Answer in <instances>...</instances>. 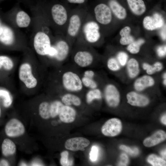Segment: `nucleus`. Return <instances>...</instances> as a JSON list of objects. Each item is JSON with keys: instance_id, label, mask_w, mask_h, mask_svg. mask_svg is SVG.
Returning <instances> with one entry per match:
<instances>
[{"instance_id": "nucleus-12", "label": "nucleus", "mask_w": 166, "mask_h": 166, "mask_svg": "<svg viewBox=\"0 0 166 166\" xmlns=\"http://www.w3.org/2000/svg\"><path fill=\"white\" fill-rule=\"evenodd\" d=\"M122 125L121 121L116 118H112L108 120L101 128L102 133L105 136H114L121 132Z\"/></svg>"}, {"instance_id": "nucleus-37", "label": "nucleus", "mask_w": 166, "mask_h": 166, "mask_svg": "<svg viewBox=\"0 0 166 166\" xmlns=\"http://www.w3.org/2000/svg\"><path fill=\"white\" fill-rule=\"evenodd\" d=\"M68 156L69 153L67 151H64L61 153L60 162L62 166H71L73 164V162L69 160Z\"/></svg>"}, {"instance_id": "nucleus-52", "label": "nucleus", "mask_w": 166, "mask_h": 166, "mask_svg": "<svg viewBox=\"0 0 166 166\" xmlns=\"http://www.w3.org/2000/svg\"><path fill=\"white\" fill-rule=\"evenodd\" d=\"M5 0H0V4L3 1H4Z\"/></svg>"}, {"instance_id": "nucleus-3", "label": "nucleus", "mask_w": 166, "mask_h": 166, "mask_svg": "<svg viewBox=\"0 0 166 166\" xmlns=\"http://www.w3.org/2000/svg\"><path fill=\"white\" fill-rule=\"evenodd\" d=\"M27 38L21 30L13 27L5 19L0 10V47L11 50L26 49Z\"/></svg>"}, {"instance_id": "nucleus-28", "label": "nucleus", "mask_w": 166, "mask_h": 166, "mask_svg": "<svg viewBox=\"0 0 166 166\" xmlns=\"http://www.w3.org/2000/svg\"><path fill=\"white\" fill-rule=\"evenodd\" d=\"M101 93L98 89L96 88L90 89L86 95V100L87 103L90 104L95 99H100L101 98Z\"/></svg>"}, {"instance_id": "nucleus-44", "label": "nucleus", "mask_w": 166, "mask_h": 166, "mask_svg": "<svg viewBox=\"0 0 166 166\" xmlns=\"http://www.w3.org/2000/svg\"><path fill=\"white\" fill-rule=\"evenodd\" d=\"M94 74V73L93 70H88L84 72L83 76L93 78Z\"/></svg>"}, {"instance_id": "nucleus-29", "label": "nucleus", "mask_w": 166, "mask_h": 166, "mask_svg": "<svg viewBox=\"0 0 166 166\" xmlns=\"http://www.w3.org/2000/svg\"><path fill=\"white\" fill-rule=\"evenodd\" d=\"M14 66L12 59L6 55H0V69L3 67L6 70L12 69Z\"/></svg>"}, {"instance_id": "nucleus-1", "label": "nucleus", "mask_w": 166, "mask_h": 166, "mask_svg": "<svg viewBox=\"0 0 166 166\" xmlns=\"http://www.w3.org/2000/svg\"><path fill=\"white\" fill-rule=\"evenodd\" d=\"M29 7L32 15L41 18L55 34H65L70 13L63 5L43 0Z\"/></svg>"}, {"instance_id": "nucleus-11", "label": "nucleus", "mask_w": 166, "mask_h": 166, "mask_svg": "<svg viewBox=\"0 0 166 166\" xmlns=\"http://www.w3.org/2000/svg\"><path fill=\"white\" fill-rule=\"evenodd\" d=\"M25 132V127L22 123L16 118L10 119L5 127L6 134L10 137L21 136L24 134Z\"/></svg>"}, {"instance_id": "nucleus-49", "label": "nucleus", "mask_w": 166, "mask_h": 166, "mask_svg": "<svg viewBox=\"0 0 166 166\" xmlns=\"http://www.w3.org/2000/svg\"><path fill=\"white\" fill-rule=\"evenodd\" d=\"M166 149H164V150L162 151L161 152L160 154L164 158L166 159Z\"/></svg>"}, {"instance_id": "nucleus-32", "label": "nucleus", "mask_w": 166, "mask_h": 166, "mask_svg": "<svg viewBox=\"0 0 166 166\" xmlns=\"http://www.w3.org/2000/svg\"><path fill=\"white\" fill-rule=\"evenodd\" d=\"M143 67L144 69L146 70L148 74H152L156 72L160 71L162 68V65L160 62H156L152 66L144 63Z\"/></svg>"}, {"instance_id": "nucleus-21", "label": "nucleus", "mask_w": 166, "mask_h": 166, "mask_svg": "<svg viewBox=\"0 0 166 166\" xmlns=\"http://www.w3.org/2000/svg\"><path fill=\"white\" fill-rule=\"evenodd\" d=\"M129 6L135 14L140 15L146 10V6L143 0H127Z\"/></svg>"}, {"instance_id": "nucleus-47", "label": "nucleus", "mask_w": 166, "mask_h": 166, "mask_svg": "<svg viewBox=\"0 0 166 166\" xmlns=\"http://www.w3.org/2000/svg\"><path fill=\"white\" fill-rule=\"evenodd\" d=\"M9 164L8 162L5 159H2L0 161V166H9Z\"/></svg>"}, {"instance_id": "nucleus-8", "label": "nucleus", "mask_w": 166, "mask_h": 166, "mask_svg": "<svg viewBox=\"0 0 166 166\" xmlns=\"http://www.w3.org/2000/svg\"><path fill=\"white\" fill-rule=\"evenodd\" d=\"M61 83L64 89L71 92L81 91L83 86L79 76L72 71H67L63 73L61 77Z\"/></svg>"}, {"instance_id": "nucleus-9", "label": "nucleus", "mask_w": 166, "mask_h": 166, "mask_svg": "<svg viewBox=\"0 0 166 166\" xmlns=\"http://www.w3.org/2000/svg\"><path fill=\"white\" fill-rule=\"evenodd\" d=\"M19 77L28 89L35 88L37 85L38 81L32 73L31 67L27 62L21 64L19 69Z\"/></svg>"}, {"instance_id": "nucleus-43", "label": "nucleus", "mask_w": 166, "mask_h": 166, "mask_svg": "<svg viewBox=\"0 0 166 166\" xmlns=\"http://www.w3.org/2000/svg\"><path fill=\"white\" fill-rule=\"evenodd\" d=\"M166 46H161L158 47L157 52L158 56L163 57L166 55Z\"/></svg>"}, {"instance_id": "nucleus-17", "label": "nucleus", "mask_w": 166, "mask_h": 166, "mask_svg": "<svg viewBox=\"0 0 166 166\" xmlns=\"http://www.w3.org/2000/svg\"><path fill=\"white\" fill-rule=\"evenodd\" d=\"M127 98L129 104L135 106H144L149 103V100L146 97L134 92L128 93Z\"/></svg>"}, {"instance_id": "nucleus-6", "label": "nucleus", "mask_w": 166, "mask_h": 166, "mask_svg": "<svg viewBox=\"0 0 166 166\" xmlns=\"http://www.w3.org/2000/svg\"><path fill=\"white\" fill-rule=\"evenodd\" d=\"M89 16L88 14L79 35H81V39L86 42L91 44L96 42L99 40L101 34L98 24L91 19L90 15Z\"/></svg>"}, {"instance_id": "nucleus-5", "label": "nucleus", "mask_w": 166, "mask_h": 166, "mask_svg": "<svg viewBox=\"0 0 166 166\" xmlns=\"http://www.w3.org/2000/svg\"><path fill=\"white\" fill-rule=\"evenodd\" d=\"M69 42L64 35L55 34L51 47L45 57L58 62L65 61L70 51Z\"/></svg>"}, {"instance_id": "nucleus-14", "label": "nucleus", "mask_w": 166, "mask_h": 166, "mask_svg": "<svg viewBox=\"0 0 166 166\" xmlns=\"http://www.w3.org/2000/svg\"><path fill=\"white\" fill-rule=\"evenodd\" d=\"M90 143L89 140L85 138L76 137L67 140L65 146L66 149L72 151H84Z\"/></svg>"}, {"instance_id": "nucleus-2", "label": "nucleus", "mask_w": 166, "mask_h": 166, "mask_svg": "<svg viewBox=\"0 0 166 166\" xmlns=\"http://www.w3.org/2000/svg\"><path fill=\"white\" fill-rule=\"evenodd\" d=\"M30 43L35 52L45 57L51 47L54 35L48 25L40 17L32 15Z\"/></svg>"}, {"instance_id": "nucleus-34", "label": "nucleus", "mask_w": 166, "mask_h": 166, "mask_svg": "<svg viewBox=\"0 0 166 166\" xmlns=\"http://www.w3.org/2000/svg\"><path fill=\"white\" fill-rule=\"evenodd\" d=\"M93 78L83 76L81 78L83 85L90 89L97 88V84Z\"/></svg>"}, {"instance_id": "nucleus-36", "label": "nucleus", "mask_w": 166, "mask_h": 166, "mask_svg": "<svg viewBox=\"0 0 166 166\" xmlns=\"http://www.w3.org/2000/svg\"><path fill=\"white\" fill-rule=\"evenodd\" d=\"M107 65L110 70L116 71L120 69V66L117 60L115 58L111 57L108 61Z\"/></svg>"}, {"instance_id": "nucleus-45", "label": "nucleus", "mask_w": 166, "mask_h": 166, "mask_svg": "<svg viewBox=\"0 0 166 166\" xmlns=\"http://www.w3.org/2000/svg\"><path fill=\"white\" fill-rule=\"evenodd\" d=\"M69 3L74 4H82L84 3L86 0H67Z\"/></svg>"}, {"instance_id": "nucleus-31", "label": "nucleus", "mask_w": 166, "mask_h": 166, "mask_svg": "<svg viewBox=\"0 0 166 166\" xmlns=\"http://www.w3.org/2000/svg\"><path fill=\"white\" fill-rule=\"evenodd\" d=\"M147 161L153 166L166 165V162L165 160L154 154L149 155L147 158Z\"/></svg>"}, {"instance_id": "nucleus-26", "label": "nucleus", "mask_w": 166, "mask_h": 166, "mask_svg": "<svg viewBox=\"0 0 166 166\" xmlns=\"http://www.w3.org/2000/svg\"><path fill=\"white\" fill-rule=\"evenodd\" d=\"M127 68L128 75L131 78L135 77L139 73L138 62L134 58H132L129 60L127 64Z\"/></svg>"}, {"instance_id": "nucleus-19", "label": "nucleus", "mask_w": 166, "mask_h": 166, "mask_svg": "<svg viewBox=\"0 0 166 166\" xmlns=\"http://www.w3.org/2000/svg\"><path fill=\"white\" fill-rule=\"evenodd\" d=\"M166 138V134L165 132L159 130L151 136L146 138L143 141V144L146 147H151L164 141Z\"/></svg>"}, {"instance_id": "nucleus-33", "label": "nucleus", "mask_w": 166, "mask_h": 166, "mask_svg": "<svg viewBox=\"0 0 166 166\" xmlns=\"http://www.w3.org/2000/svg\"><path fill=\"white\" fill-rule=\"evenodd\" d=\"M144 42V40L142 39H140L137 41H134L129 44L127 49L132 53H136L139 52L140 46Z\"/></svg>"}, {"instance_id": "nucleus-18", "label": "nucleus", "mask_w": 166, "mask_h": 166, "mask_svg": "<svg viewBox=\"0 0 166 166\" xmlns=\"http://www.w3.org/2000/svg\"><path fill=\"white\" fill-rule=\"evenodd\" d=\"M76 116L75 110L70 106L64 105L59 114L60 120L63 122L69 123L73 122Z\"/></svg>"}, {"instance_id": "nucleus-23", "label": "nucleus", "mask_w": 166, "mask_h": 166, "mask_svg": "<svg viewBox=\"0 0 166 166\" xmlns=\"http://www.w3.org/2000/svg\"><path fill=\"white\" fill-rule=\"evenodd\" d=\"M16 150L15 144L11 140L6 138L3 140L2 144V150L4 156H8L14 154Z\"/></svg>"}, {"instance_id": "nucleus-4", "label": "nucleus", "mask_w": 166, "mask_h": 166, "mask_svg": "<svg viewBox=\"0 0 166 166\" xmlns=\"http://www.w3.org/2000/svg\"><path fill=\"white\" fill-rule=\"evenodd\" d=\"M5 20L17 29L27 28L32 26V18L21 7L17 2L8 11L2 12Z\"/></svg>"}, {"instance_id": "nucleus-42", "label": "nucleus", "mask_w": 166, "mask_h": 166, "mask_svg": "<svg viewBox=\"0 0 166 166\" xmlns=\"http://www.w3.org/2000/svg\"><path fill=\"white\" fill-rule=\"evenodd\" d=\"M17 2L22 3L28 6L29 7L33 5L37 2L43 0H17Z\"/></svg>"}, {"instance_id": "nucleus-35", "label": "nucleus", "mask_w": 166, "mask_h": 166, "mask_svg": "<svg viewBox=\"0 0 166 166\" xmlns=\"http://www.w3.org/2000/svg\"><path fill=\"white\" fill-rule=\"evenodd\" d=\"M0 97L3 98V104L5 107H8L10 105L12 100L8 91L4 90H0Z\"/></svg>"}, {"instance_id": "nucleus-13", "label": "nucleus", "mask_w": 166, "mask_h": 166, "mask_svg": "<svg viewBox=\"0 0 166 166\" xmlns=\"http://www.w3.org/2000/svg\"><path fill=\"white\" fill-rule=\"evenodd\" d=\"M75 63L81 68H85L93 63L94 57L90 51L87 50H80L76 52L73 56Z\"/></svg>"}, {"instance_id": "nucleus-41", "label": "nucleus", "mask_w": 166, "mask_h": 166, "mask_svg": "<svg viewBox=\"0 0 166 166\" xmlns=\"http://www.w3.org/2000/svg\"><path fill=\"white\" fill-rule=\"evenodd\" d=\"M128 158L127 156L124 153L122 154L120 156V160L118 165L127 166L128 163Z\"/></svg>"}, {"instance_id": "nucleus-53", "label": "nucleus", "mask_w": 166, "mask_h": 166, "mask_svg": "<svg viewBox=\"0 0 166 166\" xmlns=\"http://www.w3.org/2000/svg\"><path fill=\"white\" fill-rule=\"evenodd\" d=\"M1 109L0 106V116L1 115Z\"/></svg>"}, {"instance_id": "nucleus-25", "label": "nucleus", "mask_w": 166, "mask_h": 166, "mask_svg": "<svg viewBox=\"0 0 166 166\" xmlns=\"http://www.w3.org/2000/svg\"><path fill=\"white\" fill-rule=\"evenodd\" d=\"M61 101L64 105L68 106L73 105L79 106L81 104V101L79 97L70 93L64 95L62 97Z\"/></svg>"}, {"instance_id": "nucleus-39", "label": "nucleus", "mask_w": 166, "mask_h": 166, "mask_svg": "<svg viewBox=\"0 0 166 166\" xmlns=\"http://www.w3.org/2000/svg\"><path fill=\"white\" fill-rule=\"evenodd\" d=\"M117 58L120 64L122 66L126 64L128 59V55L124 52H119L117 55Z\"/></svg>"}, {"instance_id": "nucleus-30", "label": "nucleus", "mask_w": 166, "mask_h": 166, "mask_svg": "<svg viewBox=\"0 0 166 166\" xmlns=\"http://www.w3.org/2000/svg\"><path fill=\"white\" fill-rule=\"evenodd\" d=\"M64 105L59 101H55L50 103L51 117L54 118L59 115L61 108Z\"/></svg>"}, {"instance_id": "nucleus-51", "label": "nucleus", "mask_w": 166, "mask_h": 166, "mask_svg": "<svg viewBox=\"0 0 166 166\" xmlns=\"http://www.w3.org/2000/svg\"><path fill=\"white\" fill-rule=\"evenodd\" d=\"M164 84L166 85V79L164 81Z\"/></svg>"}, {"instance_id": "nucleus-20", "label": "nucleus", "mask_w": 166, "mask_h": 166, "mask_svg": "<svg viewBox=\"0 0 166 166\" xmlns=\"http://www.w3.org/2000/svg\"><path fill=\"white\" fill-rule=\"evenodd\" d=\"M109 7L114 14L118 19H123L127 15L125 9L116 0H110L109 2Z\"/></svg>"}, {"instance_id": "nucleus-27", "label": "nucleus", "mask_w": 166, "mask_h": 166, "mask_svg": "<svg viewBox=\"0 0 166 166\" xmlns=\"http://www.w3.org/2000/svg\"><path fill=\"white\" fill-rule=\"evenodd\" d=\"M38 111L41 117L44 119H48L51 117L50 103L43 101L40 104Z\"/></svg>"}, {"instance_id": "nucleus-22", "label": "nucleus", "mask_w": 166, "mask_h": 166, "mask_svg": "<svg viewBox=\"0 0 166 166\" xmlns=\"http://www.w3.org/2000/svg\"><path fill=\"white\" fill-rule=\"evenodd\" d=\"M154 81L153 78L148 76H144L137 79L134 84L135 89L138 91H141L147 87L153 85Z\"/></svg>"}, {"instance_id": "nucleus-24", "label": "nucleus", "mask_w": 166, "mask_h": 166, "mask_svg": "<svg viewBox=\"0 0 166 166\" xmlns=\"http://www.w3.org/2000/svg\"><path fill=\"white\" fill-rule=\"evenodd\" d=\"M131 28L126 26L122 29L120 32L121 36L120 43L122 45L129 44L134 41V38L130 34Z\"/></svg>"}, {"instance_id": "nucleus-7", "label": "nucleus", "mask_w": 166, "mask_h": 166, "mask_svg": "<svg viewBox=\"0 0 166 166\" xmlns=\"http://www.w3.org/2000/svg\"><path fill=\"white\" fill-rule=\"evenodd\" d=\"M88 14L78 12L70 13L65 38L69 42L73 41L78 37Z\"/></svg>"}, {"instance_id": "nucleus-46", "label": "nucleus", "mask_w": 166, "mask_h": 166, "mask_svg": "<svg viewBox=\"0 0 166 166\" xmlns=\"http://www.w3.org/2000/svg\"><path fill=\"white\" fill-rule=\"evenodd\" d=\"M161 36L162 38L165 40L166 39V26L164 27L160 32Z\"/></svg>"}, {"instance_id": "nucleus-16", "label": "nucleus", "mask_w": 166, "mask_h": 166, "mask_svg": "<svg viewBox=\"0 0 166 166\" xmlns=\"http://www.w3.org/2000/svg\"><path fill=\"white\" fill-rule=\"evenodd\" d=\"M164 23L162 17L157 13L154 14L152 16L145 17L143 21V26L145 28L151 30L162 27Z\"/></svg>"}, {"instance_id": "nucleus-10", "label": "nucleus", "mask_w": 166, "mask_h": 166, "mask_svg": "<svg viewBox=\"0 0 166 166\" xmlns=\"http://www.w3.org/2000/svg\"><path fill=\"white\" fill-rule=\"evenodd\" d=\"M96 20L99 23L107 25L111 22L112 19L111 11L109 7L104 3L98 4L94 9Z\"/></svg>"}, {"instance_id": "nucleus-38", "label": "nucleus", "mask_w": 166, "mask_h": 166, "mask_svg": "<svg viewBox=\"0 0 166 166\" xmlns=\"http://www.w3.org/2000/svg\"><path fill=\"white\" fill-rule=\"evenodd\" d=\"M120 148L132 156H136L139 153L138 149L136 147L132 148L126 146L122 145L120 146Z\"/></svg>"}, {"instance_id": "nucleus-15", "label": "nucleus", "mask_w": 166, "mask_h": 166, "mask_svg": "<svg viewBox=\"0 0 166 166\" xmlns=\"http://www.w3.org/2000/svg\"><path fill=\"white\" fill-rule=\"evenodd\" d=\"M105 96L109 106L115 107L118 105L120 100V94L113 85L109 84L106 86L105 90Z\"/></svg>"}, {"instance_id": "nucleus-48", "label": "nucleus", "mask_w": 166, "mask_h": 166, "mask_svg": "<svg viewBox=\"0 0 166 166\" xmlns=\"http://www.w3.org/2000/svg\"><path fill=\"white\" fill-rule=\"evenodd\" d=\"M161 121L162 123L166 125V114H164L161 118Z\"/></svg>"}, {"instance_id": "nucleus-40", "label": "nucleus", "mask_w": 166, "mask_h": 166, "mask_svg": "<svg viewBox=\"0 0 166 166\" xmlns=\"http://www.w3.org/2000/svg\"><path fill=\"white\" fill-rule=\"evenodd\" d=\"M98 151V148L97 146H93L92 147L90 153V158L92 161H95L97 160Z\"/></svg>"}, {"instance_id": "nucleus-50", "label": "nucleus", "mask_w": 166, "mask_h": 166, "mask_svg": "<svg viewBox=\"0 0 166 166\" xmlns=\"http://www.w3.org/2000/svg\"><path fill=\"white\" fill-rule=\"evenodd\" d=\"M164 78L166 79V73H165L164 75Z\"/></svg>"}]
</instances>
